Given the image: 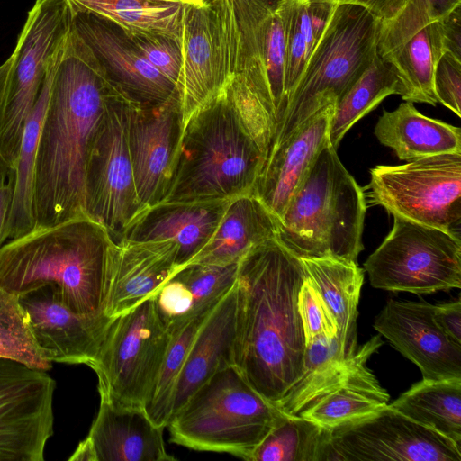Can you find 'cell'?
Returning a JSON list of instances; mask_svg holds the SVG:
<instances>
[{
	"label": "cell",
	"mask_w": 461,
	"mask_h": 461,
	"mask_svg": "<svg viewBox=\"0 0 461 461\" xmlns=\"http://www.w3.org/2000/svg\"><path fill=\"white\" fill-rule=\"evenodd\" d=\"M434 318L451 339L461 344V302L459 299L434 305Z\"/></svg>",
	"instance_id": "bcb514c9"
},
{
	"label": "cell",
	"mask_w": 461,
	"mask_h": 461,
	"mask_svg": "<svg viewBox=\"0 0 461 461\" xmlns=\"http://www.w3.org/2000/svg\"><path fill=\"white\" fill-rule=\"evenodd\" d=\"M306 277L301 258L277 238L239 261L233 362L274 405L303 372L306 343L297 299Z\"/></svg>",
	"instance_id": "7a4b0ae2"
},
{
	"label": "cell",
	"mask_w": 461,
	"mask_h": 461,
	"mask_svg": "<svg viewBox=\"0 0 461 461\" xmlns=\"http://www.w3.org/2000/svg\"><path fill=\"white\" fill-rule=\"evenodd\" d=\"M276 127L275 113L233 74L182 128L172 176L160 203L232 199L251 193Z\"/></svg>",
	"instance_id": "3957f363"
},
{
	"label": "cell",
	"mask_w": 461,
	"mask_h": 461,
	"mask_svg": "<svg viewBox=\"0 0 461 461\" xmlns=\"http://www.w3.org/2000/svg\"><path fill=\"white\" fill-rule=\"evenodd\" d=\"M72 24L131 103L151 108L179 95L175 85L146 59L122 28L92 13L73 10Z\"/></svg>",
	"instance_id": "ac0fdd59"
},
{
	"label": "cell",
	"mask_w": 461,
	"mask_h": 461,
	"mask_svg": "<svg viewBox=\"0 0 461 461\" xmlns=\"http://www.w3.org/2000/svg\"><path fill=\"white\" fill-rule=\"evenodd\" d=\"M461 5V0H408L391 20L380 23L377 55L395 51L427 25L438 22Z\"/></svg>",
	"instance_id": "f35d334b"
},
{
	"label": "cell",
	"mask_w": 461,
	"mask_h": 461,
	"mask_svg": "<svg viewBox=\"0 0 461 461\" xmlns=\"http://www.w3.org/2000/svg\"><path fill=\"white\" fill-rule=\"evenodd\" d=\"M336 4H355L369 11L380 23L393 19L408 0H332Z\"/></svg>",
	"instance_id": "7dc6e473"
},
{
	"label": "cell",
	"mask_w": 461,
	"mask_h": 461,
	"mask_svg": "<svg viewBox=\"0 0 461 461\" xmlns=\"http://www.w3.org/2000/svg\"><path fill=\"white\" fill-rule=\"evenodd\" d=\"M211 311L195 317L173 335L157 378L143 405L149 419L158 426L167 428L169 423L176 388L187 352L197 330Z\"/></svg>",
	"instance_id": "8d00e7d4"
},
{
	"label": "cell",
	"mask_w": 461,
	"mask_h": 461,
	"mask_svg": "<svg viewBox=\"0 0 461 461\" xmlns=\"http://www.w3.org/2000/svg\"><path fill=\"white\" fill-rule=\"evenodd\" d=\"M334 106L312 116L293 134L269 149L251 193L278 220L303 182L320 150L329 140Z\"/></svg>",
	"instance_id": "cb8c5ba5"
},
{
	"label": "cell",
	"mask_w": 461,
	"mask_h": 461,
	"mask_svg": "<svg viewBox=\"0 0 461 461\" xmlns=\"http://www.w3.org/2000/svg\"><path fill=\"white\" fill-rule=\"evenodd\" d=\"M461 461V446L389 404L330 428L324 461Z\"/></svg>",
	"instance_id": "4fadbf2b"
},
{
	"label": "cell",
	"mask_w": 461,
	"mask_h": 461,
	"mask_svg": "<svg viewBox=\"0 0 461 461\" xmlns=\"http://www.w3.org/2000/svg\"><path fill=\"white\" fill-rule=\"evenodd\" d=\"M131 104L121 89L109 96L86 168V213L101 223L114 242L142 211L128 145Z\"/></svg>",
	"instance_id": "8fae6325"
},
{
	"label": "cell",
	"mask_w": 461,
	"mask_h": 461,
	"mask_svg": "<svg viewBox=\"0 0 461 461\" xmlns=\"http://www.w3.org/2000/svg\"><path fill=\"white\" fill-rule=\"evenodd\" d=\"M75 12H89L124 31L182 38L184 0H68Z\"/></svg>",
	"instance_id": "d6a6232c"
},
{
	"label": "cell",
	"mask_w": 461,
	"mask_h": 461,
	"mask_svg": "<svg viewBox=\"0 0 461 461\" xmlns=\"http://www.w3.org/2000/svg\"><path fill=\"white\" fill-rule=\"evenodd\" d=\"M120 89L72 21L41 123L33 178L35 227L85 216V176L107 100Z\"/></svg>",
	"instance_id": "6da1fadb"
},
{
	"label": "cell",
	"mask_w": 461,
	"mask_h": 461,
	"mask_svg": "<svg viewBox=\"0 0 461 461\" xmlns=\"http://www.w3.org/2000/svg\"><path fill=\"white\" fill-rule=\"evenodd\" d=\"M366 208L363 189L329 140L277 220V239L299 258L357 263Z\"/></svg>",
	"instance_id": "5b68a950"
},
{
	"label": "cell",
	"mask_w": 461,
	"mask_h": 461,
	"mask_svg": "<svg viewBox=\"0 0 461 461\" xmlns=\"http://www.w3.org/2000/svg\"><path fill=\"white\" fill-rule=\"evenodd\" d=\"M182 128L179 95L157 107L131 104L128 145L142 211L160 203L167 194Z\"/></svg>",
	"instance_id": "e0dca14e"
},
{
	"label": "cell",
	"mask_w": 461,
	"mask_h": 461,
	"mask_svg": "<svg viewBox=\"0 0 461 461\" xmlns=\"http://www.w3.org/2000/svg\"><path fill=\"white\" fill-rule=\"evenodd\" d=\"M163 427L156 425L142 407H116L100 398L97 415L87 437L69 461H170Z\"/></svg>",
	"instance_id": "44dd1931"
},
{
	"label": "cell",
	"mask_w": 461,
	"mask_h": 461,
	"mask_svg": "<svg viewBox=\"0 0 461 461\" xmlns=\"http://www.w3.org/2000/svg\"><path fill=\"white\" fill-rule=\"evenodd\" d=\"M277 220L252 193L232 198L207 245L189 262L228 265L254 246L277 238Z\"/></svg>",
	"instance_id": "4316f807"
},
{
	"label": "cell",
	"mask_w": 461,
	"mask_h": 461,
	"mask_svg": "<svg viewBox=\"0 0 461 461\" xmlns=\"http://www.w3.org/2000/svg\"><path fill=\"white\" fill-rule=\"evenodd\" d=\"M370 345V339L347 354L338 336H318L306 344L303 372L275 404L284 414L299 415L318 398L340 384Z\"/></svg>",
	"instance_id": "83f0119b"
},
{
	"label": "cell",
	"mask_w": 461,
	"mask_h": 461,
	"mask_svg": "<svg viewBox=\"0 0 461 461\" xmlns=\"http://www.w3.org/2000/svg\"><path fill=\"white\" fill-rule=\"evenodd\" d=\"M13 173L0 177V247L1 237L7 219L13 196Z\"/></svg>",
	"instance_id": "c3c4849f"
},
{
	"label": "cell",
	"mask_w": 461,
	"mask_h": 461,
	"mask_svg": "<svg viewBox=\"0 0 461 461\" xmlns=\"http://www.w3.org/2000/svg\"><path fill=\"white\" fill-rule=\"evenodd\" d=\"M391 95L401 96L399 80L391 66L377 55L334 105L329 128L332 147L337 149L348 131Z\"/></svg>",
	"instance_id": "e575fe53"
},
{
	"label": "cell",
	"mask_w": 461,
	"mask_h": 461,
	"mask_svg": "<svg viewBox=\"0 0 461 461\" xmlns=\"http://www.w3.org/2000/svg\"><path fill=\"white\" fill-rule=\"evenodd\" d=\"M111 243L87 215L34 227L0 247V288L19 296L50 285L72 312L104 314Z\"/></svg>",
	"instance_id": "277c9868"
},
{
	"label": "cell",
	"mask_w": 461,
	"mask_h": 461,
	"mask_svg": "<svg viewBox=\"0 0 461 461\" xmlns=\"http://www.w3.org/2000/svg\"><path fill=\"white\" fill-rule=\"evenodd\" d=\"M43 357L50 363L85 364L96 357L114 318L69 310L50 285L19 295Z\"/></svg>",
	"instance_id": "d6986e66"
},
{
	"label": "cell",
	"mask_w": 461,
	"mask_h": 461,
	"mask_svg": "<svg viewBox=\"0 0 461 461\" xmlns=\"http://www.w3.org/2000/svg\"><path fill=\"white\" fill-rule=\"evenodd\" d=\"M282 415L235 366H230L201 385L173 414L167 428L175 444L249 461Z\"/></svg>",
	"instance_id": "52a82bcc"
},
{
	"label": "cell",
	"mask_w": 461,
	"mask_h": 461,
	"mask_svg": "<svg viewBox=\"0 0 461 461\" xmlns=\"http://www.w3.org/2000/svg\"><path fill=\"white\" fill-rule=\"evenodd\" d=\"M65 38L66 35L50 59L40 95L23 130L18 157L12 171L13 196L1 237L2 245L8 240L28 233L35 227L33 178L37 144Z\"/></svg>",
	"instance_id": "f1b7e54d"
},
{
	"label": "cell",
	"mask_w": 461,
	"mask_h": 461,
	"mask_svg": "<svg viewBox=\"0 0 461 461\" xmlns=\"http://www.w3.org/2000/svg\"><path fill=\"white\" fill-rule=\"evenodd\" d=\"M11 172L12 170L9 169L0 156V177L8 176Z\"/></svg>",
	"instance_id": "681fc988"
},
{
	"label": "cell",
	"mask_w": 461,
	"mask_h": 461,
	"mask_svg": "<svg viewBox=\"0 0 461 461\" xmlns=\"http://www.w3.org/2000/svg\"><path fill=\"white\" fill-rule=\"evenodd\" d=\"M374 133L401 160L461 153V129L423 115L411 102L402 103L393 111L384 110Z\"/></svg>",
	"instance_id": "484cf974"
},
{
	"label": "cell",
	"mask_w": 461,
	"mask_h": 461,
	"mask_svg": "<svg viewBox=\"0 0 461 461\" xmlns=\"http://www.w3.org/2000/svg\"><path fill=\"white\" fill-rule=\"evenodd\" d=\"M123 32L146 59L176 87L182 68L181 41L158 33Z\"/></svg>",
	"instance_id": "b9f144b4"
},
{
	"label": "cell",
	"mask_w": 461,
	"mask_h": 461,
	"mask_svg": "<svg viewBox=\"0 0 461 461\" xmlns=\"http://www.w3.org/2000/svg\"><path fill=\"white\" fill-rule=\"evenodd\" d=\"M71 21L68 0H35L18 35L12 86L0 120V156L10 169L14 167L50 59Z\"/></svg>",
	"instance_id": "7c38bea8"
},
{
	"label": "cell",
	"mask_w": 461,
	"mask_h": 461,
	"mask_svg": "<svg viewBox=\"0 0 461 461\" xmlns=\"http://www.w3.org/2000/svg\"><path fill=\"white\" fill-rule=\"evenodd\" d=\"M308 278L335 318L337 336L347 354L356 352L357 318L364 269L335 258H301Z\"/></svg>",
	"instance_id": "4dcf8cb0"
},
{
	"label": "cell",
	"mask_w": 461,
	"mask_h": 461,
	"mask_svg": "<svg viewBox=\"0 0 461 461\" xmlns=\"http://www.w3.org/2000/svg\"><path fill=\"white\" fill-rule=\"evenodd\" d=\"M232 0L187 4L181 38L177 83L183 126L203 104L221 93L234 74L230 59Z\"/></svg>",
	"instance_id": "5bb4252c"
},
{
	"label": "cell",
	"mask_w": 461,
	"mask_h": 461,
	"mask_svg": "<svg viewBox=\"0 0 461 461\" xmlns=\"http://www.w3.org/2000/svg\"><path fill=\"white\" fill-rule=\"evenodd\" d=\"M186 4L191 5H200L204 2V0H184Z\"/></svg>",
	"instance_id": "f907efd6"
},
{
	"label": "cell",
	"mask_w": 461,
	"mask_h": 461,
	"mask_svg": "<svg viewBox=\"0 0 461 461\" xmlns=\"http://www.w3.org/2000/svg\"><path fill=\"white\" fill-rule=\"evenodd\" d=\"M54 379L0 358V461H43L53 435Z\"/></svg>",
	"instance_id": "9a60e30c"
},
{
	"label": "cell",
	"mask_w": 461,
	"mask_h": 461,
	"mask_svg": "<svg viewBox=\"0 0 461 461\" xmlns=\"http://www.w3.org/2000/svg\"><path fill=\"white\" fill-rule=\"evenodd\" d=\"M443 54L438 22H435L382 59L396 75L402 89L401 97L405 102L435 106L438 101L433 86L434 72Z\"/></svg>",
	"instance_id": "1f68e13d"
},
{
	"label": "cell",
	"mask_w": 461,
	"mask_h": 461,
	"mask_svg": "<svg viewBox=\"0 0 461 461\" xmlns=\"http://www.w3.org/2000/svg\"><path fill=\"white\" fill-rule=\"evenodd\" d=\"M239 262L215 265L193 262L174 273L193 297L198 313L211 311L236 283Z\"/></svg>",
	"instance_id": "ab89813d"
},
{
	"label": "cell",
	"mask_w": 461,
	"mask_h": 461,
	"mask_svg": "<svg viewBox=\"0 0 461 461\" xmlns=\"http://www.w3.org/2000/svg\"><path fill=\"white\" fill-rule=\"evenodd\" d=\"M438 22L443 52L461 60V5Z\"/></svg>",
	"instance_id": "f6af8a7d"
},
{
	"label": "cell",
	"mask_w": 461,
	"mask_h": 461,
	"mask_svg": "<svg viewBox=\"0 0 461 461\" xmlns=\"http://www.w3.org/2000/svg\"><path fill=\"white\" fill-rule=\"evenodd\" d=\"M230 200L158 203L141 211L120 240L173 241L177 246V265L181 267L211 240Z\"/></svg>",
	"instance_id": "603a6c76"
},
{
	"label": "cell",
	"mask_w": 461,
	"mask_h": 461,
	"mask_svg": "<svg viewBox=\"0 0 461 461\" xmlns=\"http://www.w3.org/2000/svg\"><path fill=\"white\" fill-rule=\"evenodd\" d=\"M330 428L283 413L249 461H324Z\"/></svg>",
	"instance_id": "d590c367"
},
{
	"label": "cell",
	"mask_w": 461,
	"mask_h": 461,
	"mask_svg": "<svg viewBox=\"0 0 461 461\" xmlns=\"http://www.w3.org/2000/svg\"><path fill=\"white\" fill-rule=\"evenodd\" d=\"M277 0H232L230 58L241 76L272 109L276 124L284 112L285 40Z\"/></svg>",
	"instance_id": "2e32d148"
},
{
	"label": "cell",
	"mask_w": 461,
	"mask_h": 461,
	"mask_svg": "<svg viewBox=\"0 0 461 461\" xmlns=\"http://www.w3.org/2000/svg\"><path fill=\"white\" fill-rule=\"evenodd\" d=\"M368 202L393 216L460 234L461 153L370 169Z\"/></svg>",
	"instance_id": "30bf717a"
},
{
	"label": "cell",
	"mask_w": 461,
	"mask_h": 461,
	"mask_svg": "<svg viewBox=\"0 0 461 461\" xmlns=\"http://www.w3.org/2000/svg\"><path fill=\"white\" fill-rule=\"evenodd\" d=\"M389 405L461 446V379H422Z\"/></svg>",
	"instance_id": "836d02e7"
},
{
	"label": "cell",
	"mask_w": 461,
	"mask_h": 461,
	"mask_svg": "<svg viewBox=\"0 0 461 461\" xmlns=\"http://www.w3.org/2000/svg\"><path fill=\"white\" fill-rule=\"evenodd\" d=\"M0 358L48 371L51 363L42 355L19 296L0 288Z\"/></svg>",
	"instance_id": "74e56055"
},
{
	"label": "cell",
	"mask_w": 461,
	"mask_h": 461,
	"mask_svg": "<svg viewBox=\"0 0 461 461\" xmlns=\"http://www.w3.org/2000/svg\"><path fill=\"white\" fill-rule=\"evenodd\" d=\"M433 86L438 103L460 117L461 60L450 53H444L435 68Z\"/></svg>",
	"instance_id": "ee69618b"
},
{
	"label": "cell",
	"mask_w": 461,
	"mask_h": 461,
	"mask_svg": "<svg viewBox=\"0 0 461 461\" xmlns=\"http://www.w3.org/2000/svg\"><path fill=\"white\" fill-rule=\"evenodd\" d=\"M154 296L112 321L95 359L88 366L98 392L116 407H142L172 340Z\"/></svg>",
	"instance_id": "ba28073f"
},
{
	"label": "cell",
	"mask_w": 461,
	"mask_h": 461,
	"mask_svg": "<svg viewBox=\"0 0 461 461\" xmlns=\"http://www.w3.org/2000/svg\"><path fill=\"white\" fill-rule=\"evenodd\" d=\"M285 40V96L295 86L312 50L300 23L297 0H277ZM285 110V109H284Z\"/></svg>",
	"instance_id": "60d3db41"
},
{
	"label": "cell",
	"mask_w": 461,
	"mask_h": 461,
	"mask_svg": "<svg viewBox=\"0 0 461 461\" xmlns=\"http://www.w3.org/2000/svg\"><path fill=\"white\" fill-rule=\"evenodd\" d=\"M374 328L420 368L423 379H461V344L438 326L434 305L389 300Z\"/></svg>",
	"instance_id": "ffe728a7"
},
{
	"label": "cell",
	"mask_w": 461,
	"mask_h": 461,
	"mask_svg": "<svg viewBox=\"0 0 461 461\" xmlns=\"http://www.w3.org/2000/svg\"><path fill=\"white\" fill-rule=\"evenodd\" d=\"M179 268L173 241L112 240L104 313L116 318L131 310Z\"/></svg>",
	"instance_id": "7402d4cb"
},
{
	"label": "cell",
	"mask_w": 461,
	"mask_h": 461,
	"mask_svg": "<svg viewBox=\"0 0 461 461\" xmlns=\"http://www.w3.org/2000/svg\"><path fill=\"white\" fill-rule=\"evenodd\" d=\"M379 25L380 21L361 5H336L286 100L269 149L321 110L334 106L357 80L377 56Z\"/></svg>",
	"instance_id": "8992f818"
},
{
	"label": "cell",
	"mask_w": 461,
	"mask_h": 461,
	"mask_svg": "<svg viewBox=\"0 0 461 461\" xmlns=\"http://www.w3.org/2000/svg\"><path fill=\"white\" fill-rule=\"evenodd\" d=\"M297 306L306 344L321 335L328 338L337 336L338 327L335 318L308 276L300 288Z\"/></svg>",
	"instance_id": "7bdbcfd3"
},
{
	"label": "cell",
	"mask_w": 461,
	"mask_h": 461,
	"mask_svg": "<svg viewBox=\"0 0 461 461\" xmlns=\"http://www.w3.org/2000/svg\"><path fill=\"white\" fill-rule=\"evenodd\" d=\"M364 268L373 287L431 294L461 287L460 234L400 216Z\"/></svg>",
	"instance_id": "9c48e42d"
},
{
	"label": "cell",
	"mask_w": 461,
	"mask_h": 461,
	"mask_svg": "<svg viewBox=\"0 0 461 461\" xmlns=\"http://www.w3.org/2000/svg\"><path fill=\"white\" fill-rule=\"evenodd\" d=\"M382 344L380 335L370 339L368 348L348 375L305 408L299 416L332 428L386 406L389 394L366 366L368 358Z\"/></svg>",
	"instance_id": "f546056e"
},
{
	"label": "cell",
	"mask_w": 461,
	"mask_h": 461,
	"mask_svg": "<svg viewBox=\"0 0 461 461\" xmlns=\"http://www.w3.org/2000/svg\"><path fill=\"white\" fill-rule=\"evenodd\" d=\"M236 312L235 283L208 313L194 336L177 382L171 417L214 374L234 366Z\"/></svg>",
	"instance_id": "d4e9b609"
}]
</instances>
